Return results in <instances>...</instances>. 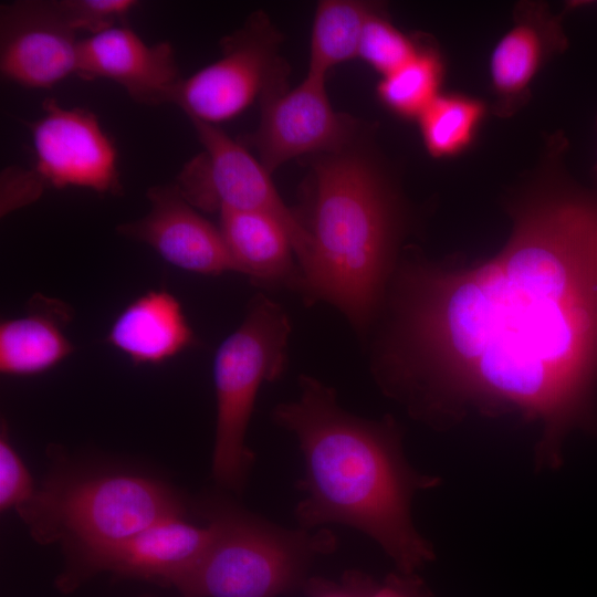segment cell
Returning a JSON list of instances; mask_svg holds the SVG:
<instances>
[{"instance_id": "3", "label": "cell", "mask_w": 597, "mask_h": 597, "mask_svg": "<svg viewBox=\"0 0 597 597\" xmlns=\"http://www.w3.org/2000/svg\"><path fill=\"white\" fill-rule=\"evenodd\" d=\"M303 226L312 248L300 292L310 304H333L365 333L394 271L397 240L392 201L368 161L342 150L317 161Z\"/></svg>"}, {"instance_id": "23", "label": "cell", "mask_w": 597, "mask_h": 597, "mask_svg": "<svg viewBox=\"0 0 597 597\" xmlns=\"http://www.w3.org/2000/svg\"><path fill=\"white\" fill-rule=\"evenodd\" d=\"M70 27L76 32L98 34L124 22L138 4L134 0H56Z\"/></svg>"}, {"instance_id": "1", "label": "cell", "mask_w": 597, "mask_h": 597, "mask_svg": "<svg viewBox=\"0 0 597 597\" xmlns=\"http://www.w3.org/2000/svg\"><path fill=\"white\" fill-rule=\"evenodd\" d=\"M374 371L419 419L463 406L543 425L538 468H557L588 415L597 370V208L540 201L494 258L468 270L425 262L395 273Z\"/></svg>"}, {"instance_id": "13", "label": "cell", "mask_w": 597, "mask_h": 597, "mask_svg": "<svg viewBox=\"0 0 597 597\" xmlns=\"http://www.w3.org/2000/svg\"><path fill=\"white\" fill-rule=\"evenodd\" d=\"M76 75L113 81L145 105L174 104L184 80L169 42L148 44L125 24L80 41Z\"/></svg>"}, {"instance_id": "10", "label": "cell", "mask_w": 597, "mask_h": 597, "mask_svg": "<svg viewBox=\"0 0 597 597\" xmlns=\"http://www.w3.org/2000/svg\"><path fill=\"white\" fill-rule=\"evenodd\" d=\"M42 111L31 133L35 170L46 186L119 195L117 151L94 113L63 107L54 98L44 100Z\"/></svg>"}, {"instance_id": "8", "label": "cell", "mask_w": 597, "mask_h": 597, "mask_svg": "<svg viewBox=\"0 0 597 597\" xmlns=\"http://www.w3.org/2000/svg\"><path fill=\"white\" fill-rule=\"evenodd\" d=\"M280 34L263 12L221 42L216 62L184 78L174 104L190 118L216 125L229 121L260 96L285 91L286 66L277 55Z\"/></svg>"}, {"instance_id": "2", "label": "cell", "mask_w": 597, "mask_h": 597, "mask_svg": "<svg viewBox=\"0 0 597 597\" xmlns=\"http://www.w3.org/2000/svg\"><path fill=\"white\" fill-rule=\"evenodd\" d=\"M298 383V399L279 404L272 419L296 437L303 457L300 527L349 526L373 538L399 572L416 573L434 552L413 525L412 499L440 479L408 463L392 418L363 419L341 408L334 389L316 378L302 375Z\"/></svg>"}, {"instance_id": "25", "label": "cell", "mask_w": 597, "mask_h": 597, "mask_svg": "<svg viewBox=\"0 0 597 597\" xmlns=\"http://www.w3.org/2000/svg\"><path fill=\"white\" fill-rule=\"evenodd\" d=\"M46 184L34 170L9 167L1 174V214L36 200Z\"/></svg>"}, {"instance_id": "14", "label": "cell", "mask_w": 597, "mask_h": 597, "mask_svg": "<svg viewBox=\"0 0 597 597\" xmlns=\"http://www.w3.org/2000/svg\"><path fill=\"white\" fill-rule=\"evenodd\" d=\"M146 216L119 224V234L153 248L166 262L205 275L233 271L219 227L200 216L174 184L148 189Z\"/></svg>"}, {"instance_id": "18", "label": "cell", "mask_w": 597, "mask_h": 597, "mask_svg": "<svg viewBox=\"0 0 597 597\" xmlns=\"http://www.w3.org/2000/svg\"><path fill=\"white\" fill-rule=\"evenodd\" d=\"M373 4L354 0L320 1L312 27L307 73L326 76L339 63L357 56L362 32Z\"/></svg>"}, {"instance_id": "20", "label": "cell", "mask_w": 597, "mask_h": 597, "mask_svg": "<svg viewBox=\"0 0 597 597\" xmlns=\"http://www.w3.org/2000/svg\"><path fill=\"white\" fill-rule=\"evenodd\" d=\"M442 75L443 65L438 53L419 49L409 62L383 77L377 95L396 115L418 118L439 95Z\"/></svg>"}, {"instance_id": "21", "label": "cell", "mask_w": 597, "mask_h": 597, "mask_svg": "<svg viewBox=\"0 0 597 597\" xmlns=\"http://www.w3.org/2000/svg\"><path fill=\"white\" fill-rule=\"evenodd\" d=\"M543 53V36L536 27L530 22L514 25L491 55L490 73L495 91L504 96L522 93L536 74Z\"/></svg>"}, {"instance_id": "11", "label": "cell", "mask_w": 597, "mask_h": 597, "mask_svg": "<svg viewBox=\"0 0 597 597\" xmlns=\"http://www.w3.org/2000/svg\"><path fill=\"white\" fill-rule=\"evenodd\" d=\"M251 143L271 174L301 155L337 153L355 133L354 123L336 113L325 90V76L307 73L294 90L266 95Z\"/></svg>"}, {"instance_id": "24", "label": "cell", "mask_w": 597, "mask_h": 597, "mask_svg": "<svg viewBox=\"0 0 597 597\" xmlns=\"http://www.w3.org/2000/svg\"><path fill=\"white\" fill-rule=\"evenodd\" d=\"M32 478L22 459L11 446L7 430L2 427L0 437V507L1 511L18 509L28 502L33 493Z\"/></svg>"}, {"instance_id": "28", "label": "cell", "mask_w": 597, "mask_h": 597, "mask_svg": "<svg viewBox=\"0 0 597 597\" xmlns=\"http://www.w3.org/2000/svg\"><path fill=\"white\" fill-rule=\"evenodd\" d=\"M182 597H186V596H182Z\"/></svg>"}, {"instance_id": "26", "label": "cell", "mask_w": 597, "mask_h": 597, "mask_svg": "<svg viewBox=\"0 0 597 597\" xmlns=\"http://www.w3.org/2000/svg\"><path fill=\"white\" fill-rule=\"evenodd\" d=\"M376 584L369 574L348 569L339 580L307 577L302 589L307 597H369Z\"/></svg>"}, {"instance_id": "5", "label": "cell", "mask_w": 597, "mask_h": 597, "mask_svg": "<svg viewBox=\"0 0 597 597\" xmlns=\"http://www.w3.org/2000/svg\"><path fill=\"white\" fill-rule=\"evenodd\" d=\"M41 544L61 542L66 552L132 536L182 516L184 503L168 485L134 474L56 475L17 509Z\"/></svg>"}, {"instance_id": "22", "label": "cell", "mask_w": 597, "mask_h": 597, "mask_svg": "<svg viewBox=\"0 0 597 597\" xmlns=\"http://www.w3.org/2000/svg\"><path fill=\"white\" fill-rule=\"evenodd\" d=\"M419 49L375 10L364 25L357 56L386 76L409 62Z\"/></svg>"}, {"instance_id": "12", "label": "cell", "mask_w": 597, "mask_h": 597, "mask_svg": "<svg viewBox=\"0 0 597 597\" xmlns=\"http://www.w3.org/2000/svg\"><path fill=\"white\" fill-rule=\"evenodd\" d=\"M76 32L56 0H23L0 7V71L29 88H50L76 75Z\"/></svg>"}, {"instance_id": "9", "label": "cell", "mask_w": 597, "mask_h": 597, "mask_svg": "<svg viewBox=\"0 0 597 597\" xmlns=\"http://www.w3.org/2000/svg\"><path fill=\"white\" fill-rule=\"evenodd\" d=\"M212 535L210 523L196 526L177 516L113 543L70 551L57 586L72 591L101 572L172 586L201 558Z\"/></svg>"}, {"instance_id": "19", "label": "cell", "mask_w": 597, "mask_h": 597, "mask_svg": "<svg viewBox=\"0 0 597 597\" xmlns=\"http://www.w3.org/2000/svg\"><path fill=\"white\" fill-rule=\"evenodd\" d=\"M483 113V104L474 98L439 94L418 117L428 153L444 158L462 151L471 143Z\"/></svg>"}, {"instance_id": "16", "label": "cell", "mask_w": 597, "mask_h": 597, "mask_svg": "<svg viewBox=\"0 0 597 597\" xmlns=\"http://www.w3.org/2000/svg\"><path fill=\"white\" fill-rule=\"evenodd\" d=\"M72 308L59 298L33 295L27 312L0 323V371L7 376L45 373L74 350L65 334Z\"/></svg>"}, {"instance_id": "17", "label": "cell", "mask_w": 597, "mask_h": 597, "mask_svg": "<svg viewBox=\"0 0 597 597\" xmlns=\"http://www.w3.org/2000/svg\"><path fill=\"white\" fill-rule=\"evenodd\" d=\"M219 213V229L233 271L248 275L259 285L298 290L301 269L293 261L290 237L277 220L255 211L222 210Z\"/></svg>"}, {"instance_id": "27", "label": "cell", "mask_w": 597, "mask_h": 597, "mask_svg": "<svg viewBox=\"0 0 597 597\" xmlns=\"http://www.w3.org/2000/svg\"><path fill=\"white\" fill-rule=\"evenodd\" d=\"M369 597H433L417 573H391L377 583Z\"/></svg>"}, {"instance_id": "6", "label": "cell", "mask_w": 597, "mask_h": 597, "mask_svg": "<svg viewBox=\"0 0 597 597\" xmlns=\"http://www.w3.org/2000/svg\"><path fill=\"white\" fill-rule=\"evenodd\" d=\"M291 324L284 310L263 294L249 303L239 327L213 360L217 400L212 475L218 484L242 490L253 463L247 429L263 381L277 379L286 365Z\"/></svg>"}, {"instance_id": "7", "label": "cell", "mask_w": 597, "mask_h": 597, "mask_svg": "<svg viewBox=\"0 0 597 597\" xmlns=\"http://www.w3.org/2000/svg\"><path fill=\"white\" fill-rule=\"evenodd\" d=\"M203 151L174 184L196 209L255 211L271 216L287 232L302 270L311 255V237L274 187L270 172L241 144L216 125L191 121Z\"/></svg>"}, {"instance_id": "15", "label": "cell", "mask_w": 597, "mask_h": 597, "mask_svg": "<svg viewBox=\"0 0 597 597\" xmlns=\"http://www.w3.org/2000/svg\"><path fill=\"white\" fill-rule=\"evenodd\" d=\"M105 341L135 365H158L190 347L195 334L176 296L155 290L118 313Z\"/></svg>"}, {"instance_id": "4", "label": "cell", "mask_w": 597, "mask_h": 597, "mask_svg": "<svg viewBox=\"0 0 597 597\" xmlns=\"http://www.w3.org/2000/svg\"><path fill=\"white\" fill-rule=\"evenodd\" d=\"M208 519V548L172 585L186 597H277L302 588L313 561L337 547L328 528H284L227 502Z\"/></svg>"}]
</instances>
